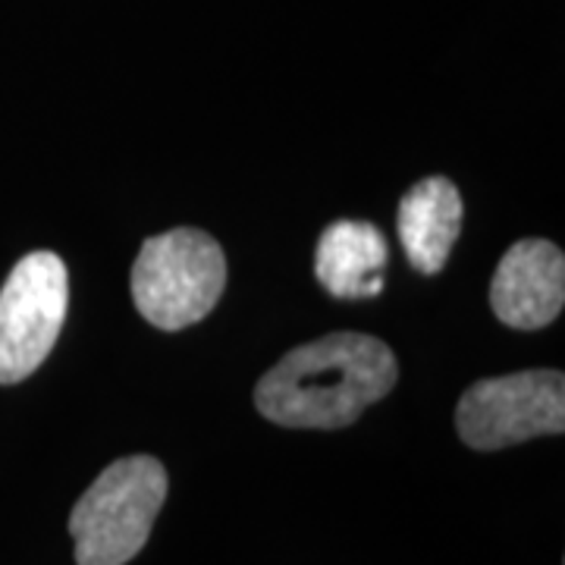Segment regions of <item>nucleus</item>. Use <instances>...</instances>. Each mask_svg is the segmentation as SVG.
<instances>
[{
  "mask_svg": "<svg viewBox=\"0 0 565 565\" xmlns=\"http://www.w3.org/2000/svg\"><path fill=\"white\" fill-rule=\"evenodd\" d=\"M399 381L396 355L367 333H327L286 352L255 386L267 422L296 430H337L381 403Z\"/></svg>",
  "mask_w": 565,
  "mask_h": 565,
  "instance_id": "nucleus-1",
  "label": "nucleus"
},
{
  "mask_svg": "<svg viewBox=\"0 0 565 565\" xmlns=\"http://www.w3.org/2000/svg\"><path fill=\"white\" fill-rule=\"evenodd\" d=\"M459 437L471 449H505L565 430L563 371H522L478 381L456 408Z\"/></svg>",
  "mask_w": 565,
  "mask_h": 565,
  "instance_id": "nucleus-5",
  "label": "nucleus"
},
{
  "mask_svg": "<svg viewBox=\"0 0 565 565\" xmlns=\"http://www.w3.org/2000/svg\"><path fill=\"white\" fill-rule=\"evenodd\" d=\"M167 500V468L151 456L107 465L70 512L76 565H126L148 544Z\"/></svg>",
  "mask_w": 565,
  "mask_h": 565,
  "instance_id": "nucleus-2",
  "label": "nucleus"
},
{
  "mask_svg": "<svg viewBox=\"0 0 565 565\" xmlns=\"http://www.w3.org/2000/svg\"><path fill=\"white\" fill-rule=\"evenodd\" d=\"M70 308V270L54 252L20 258L0 289V384L35 374L61 337Z\"/></svg>",
  "mask_w": 565,
  "mask_h": 565,
  "instance_id": "nucleus-4",
  "label": "nucleus"
},
{
  "mask_svg": "<svg viewBox=\"0 0 565 565\" xmlns=\"http://www.w3.org/2000/svg\"><path fill=\"white\" fill-rule=\"evenodd\" d=\"M396 223L412 267L440 274L462 230V195L444 177H427L405 192Z\"/></svg>",
  "mask_w": 565,
  "mask_h": 565,
  "instance_id": "nucleus-7",
  "label": "nucleus"
},
{
  "mask_svg": "<svg viewBox=\"0 0 565 565\" xmlns=\"http://www.w3.org/2000/svg\"><path fill=\"white\" fill-rule=\"evenodd\" d=\"M226 258L221 243L202 230H170L145 239L132 267V302L158 330H185L221 302Z\"/></svg>",
  "mask_w": 565,
  "mask_h": 565,
  "instance_id": "nucleus-3",
  "label": "nucleus"
},
{
  "mask_svg": "<svg viewBox=\"0 0 565 565\" xmlns=\"http://www.w3.org/2000/svg\"><path fill=\"white\" fill-rule=\"evenodd\" d=\"M565 302V255L546 239H522L503 255L490 282L493 315L512 330H541Z\"/></svg>",
  "mask_w": 565,
  "mask_h": 565,
  "instance_id": "nucleus-6",
  "label": "nucleus"
},
{
  "mask_svg": "<svg viewBox=\"0 0 565 565\" xmlns=\"http://www.w3.org/2000/svg\"><path fill=\"white\" fill-rule=\"evenodd\" d=\"M386 239L374 223L337 221L321 233L315 274L337 299H371L384 289Z\"/></svg>",
  "mask_w": 565,
  "mask_h": 565,
  "instance_id": "nucleus-8",
  "label": "nucleus"
}]
</instances>
